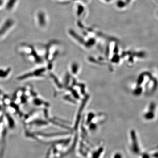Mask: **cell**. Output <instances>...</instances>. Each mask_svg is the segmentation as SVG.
Instances as JSON below:
<instances>
[{"mask_svg":"<svg viewBox=\"0 0 158 158\" xmlns=\"http://www.w3.org/2000/svg\"><path fill=\"white\" fill-rule=\"evenodd\" d=\"M131 148L132 152L134 154L138 155L141 153V149L140 144L138 141V138L136 137L135 133H131Z\"/></svg>","mask_w":158,"mask_h":158,"instance_id":"1","label":"cell"},{"mask_svg":"<svg viewBox=\"0 0 158 158\" xmlns=\"http://www.w3.org/2000/svg\"><path fill=\"white\" fill-rule=\"evenodd\" d=\"M141 158H153L151 153H144L141 155Z\"/></svg>","mask_w":158,"mask_h":158,"instance_id":"2","label":"cell"},{"mask_svg":"<svg viewBox=\"0 0 158 158\" xmlns=\"http://www.w3.org/2000/svg\"><path fill=\"white\" fill-rule=\"evenodd\" d=\"M113 158H123V156L120 153H116L113 156Z\"/></svg>","mask_w":158,"mask_h":158,"instance_id":"3","label":"cell"}]
</instances>
